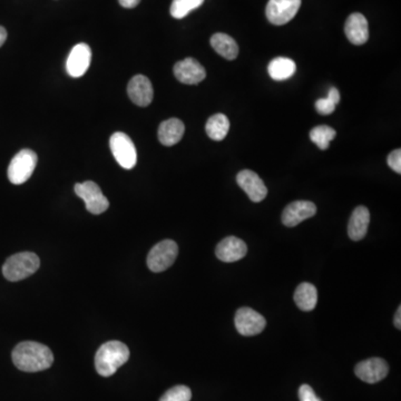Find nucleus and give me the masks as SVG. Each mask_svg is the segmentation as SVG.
<instances>
[{
	"label": "nucleus",
	"mask_w": 401,
	"mask_h": 401,
	"mask_svg": "<svg viewBox=\"0 0 401 401\" xmlns=\"http://www.w3.org/2000/svg\"><path fill=\"white\" fill-rule=\"evenodd\" d=\"M211 46L219 55L227 61L236 59L238 55V46L231 36L222 32L214 34L211 37Z\"/></svg>",
	"instance_id": "21"
},
{
	"label": "nucleus",
	"mask_w": 401,
	"mask_h": 401,
	"mask_svg": "<svg viewBox=\"0 0 401 401\" xmlns=\"http://www.w3.org/2000/svg\"><path fill=\"white\" fill-rule=\"evenodd\" d=\"M110 146L116 162L123 169L132 170L136 165V147L129 135H126L123 132H116L110 137Z\"/></svg>",
	"instance_id": "6"
},
{
	"label": "nucleus",
	"mask_w": 401,
	"mask_h": 401,
	"mask_svg": "<svg viewBox=\"0 0 401 401\" xmlns=\"http://www.w3.org/2000/svg\"><path fill=\"white\" fill-rule=\"evenodd\" d=\"M185 126L179 118H170L160 123L158 127V139L160 144L165 146H173L183 139Z\"/></svg>",
	"instance_id": "19"
},
{
	"label": "nucleus",
	"mask_w": 401,
	"mask_h": 401,
	"mask_svg": "<svg viewBox=\"0 0 401 401\" xmlns=\"http://www.w3.org/2000/svg\"><path fill=\"white\" fill-rule=\"evenodd\" d=\"M301 7V0H269L265 9L271 24L282 26L295 17Z\"/></svg>",
	"instance_id": "8"
},
{
	"label": "nucleus",
	"mask_w": 401,
	"mask_h": 401,
	"mask_svg": "<svg viewBox=\"0 0 401 401\" xmlns=\"http://www.w3.org/2000/svg\"><path fill=\"white\" fill-rule=\"evenodd\" d=\"M294 303L300 310L312 311L318 303V291L313 284L303 282L299 284L294 292Z\"/></svg>",
	"instance_id": "20"
},
{
	"label": "nucleus",
	"mask_w": 401,
	"mask_h": 401,
	"mask_svg": "<svg viewBox=\"0 0 401 401\" xmlns=\"http://www.w3.org/2000/svg\"><path fill=\"white\" fill-rule=\"evenodd\" d=\"M236 182L254 203H259L267 198V186L255 172L250 170L241 171L236 177Z\"/></svg>",
	"instance_id": "13"
},
{
	"label": "nucleus",
	"mask_w": 401,
	"mask_h": 401,
	"mask_svg": "<svg viewBox=\"0 0 401 401\" xmlns=\"http://www.w3.org/2000/svg\"><path fill=\"white\" fill-rule=\"evenodd\" d=\"M129 359L127 345L120 341H108L101 345L95 356V368L102 377H110Z\"/></svg>",
	"instance_id": "2"
},
{
	"label": "nucleus",
	"mask_w": 401,
	"mask_h": 401,
	"mask_svg": "<svg viewBox=\"0 0 401 401\" xmlns=\"http://www.w3.org/2000/svg\"><path fill=\"white\" fill-rule=\"evenodd\" d=\"M345 36L353 45L361 46L369 39L368 20L362 13H351L345 26Z\"/></svg>",
	"instance_id": "17"
},
{
	"label": "nucleus",
	"mask_w": 401,
	"mask_h": 401,
	"mask_svg": "<svg viewBox=\"0 0 401 401\" xmlns=\"http://www.w3.org/2000/svg\"><path fill=\"white\" fill-rule=\"evenodd\" d=\"M317 213L316 204L310 200H295L286 205L282 213V222L286 227H293L305 219L314 217Z\"/></svg>",
	"instance_id": "14"
},
{
	"label": "nucleus",
	"mask_w": 401,
	"mask_h": 401,
	"mask_svg": "<svg viewBox=\"0 0 401 401\" xmlns=\"http://www.w3.org/2000/svg\"><path fill=\"white\" fill-rule=\"evenodd\" d=\"M173 72L177 79L186 85H196L206 77L205 68L191 57L174 65Z\"/></svg>",
	"instance_id": "12"
},
{
	"label": "nucleus",
	"mask_w": 401,
	"mask_h": 401,
	"mask_svg": "<svg viewBox=\"0 0 401 401\" xmlns=\"http://www.w3.org/2000/svg\"><path fill=\"white\" fill-rule=\"evenodd\" d=\"M120 1V6L124 7V8H135L139 3H141V0H118Z\"/></svg>",
	"instance_id": "30"
},
{
	"label": "nucleus",
	"mask_w": 401,
	"mask_h": 401,
	"mask_svg": "<svg viewBox=\"0 0 401 401\" xmlns=\"http://www.w3.org/2000/svg\"><path fill=\"white\" fill-rule=\"evenodd\" d=\"M299 399L300 401H322L309 385H303L300 387Z\"/></svg>",
	"instance_id": "29"
},
{
	"label": "nucleus",
	"mask_w": 401,
	"mask_h": 401,
	"mask_svg": "<svg viewBox=\"0 0 401 401\" xmlns=\"http://www.w3.org/2000/svg\"><path fill=\"white\" fill-rule=\"evenodd\" d=\"M246 253H248V246L246 242L236 236H227L223 238L215 249L217 259L227 263L236 262L238 260L243 259Z\"/></svg>",
	"instance_id": "16"
},
{
	"label": "nucleus",
	"mask_w": 401,
	"mask_h": 401,
	"mask_svg": "<svg viewBox=\"0 0 401 401\" xmlns=\"http://www.w3.org/2000/svg\"><path fill=\"white\" fill-rule=\"evenodd\" d=\"M75 193L78 198L85 202L86 210L89 213L98 215V214L104 213L110 208V202L103 194L101 187L96 183L91 182V181L77 183L75 185Z\"/></svg>",
	"instance_id": "7"
},
{
	"label": "nucleus",
	"mask_w": 401,
	"mask_h": 401,
	"mask_svg": "<svg viewBox=\"0 0 401 401\" xmlns=\"http://www.w3.org/2000/svg\"><path fill=\"white\" fill-rule=\"evenodd\" d=\"M7 40V30L3 26H0V47L5 44Z\"/></svg>",
	"instance_id": "33"
},
{
	"label": "nucleus",
	"mask_w": 401,
	"mask_h": 401,
	"mask_svg": "<svg viewBox=\"0 0 401 401\" xmlns=\"http://www.w3.org/2000/svg\"><path fill=\"white\" fill-rule=\"evenodd\" d=\"M337 105L331 102L328 97L318 99L316 102V110L321 115H330L336 110Z\"/></svg>",
	"instance_id": "27"
},
{
	"label": "nucleus",
	"mask_w": 401,
	"mask_h": 401,
	"mask_svg": "<svg viewBox=\"0 0 401 401\" xmlns=\"http://www.w3.org/2000/svg\"><path fill=\"white\" fill-rule=\"evenodd\" d=\"M234 324L238 333L252 337L261 333L267 326L265 317L251 307H241L236 311Z\"/></svg>",
	"instance_id": "9"
},
{
	"label": "nucleus",
	"mask_w": 401,
	"mask_h": 401,
	"mask_svg": "<svg viewBox=\"0 0 401 401\" xmlns=\"http://www.w3.org/2000/svg\"><path fill=\"white\" fill-rule=\"evenodd\" d=\"M37 154L32 150H22L13 156L8 166V179L13 184H24L32 177L37 165Z\"/></svg>",
	"instance_id": "4"
},
{
	"label": "nucleus",
	"mask_w": 401,
	"mask_h": 401,
	"mask_svg": "<svg viewBox=\"0 0 401 401\" xmlns=\"http://www.w3.org/2000/svg\"><path fill=\"white\" fill-rule=\"evenodd\" d=\"M370 223V212L366 206H358L351 214L348 234L352 241H360L366 236Z\"/></svg>",
	"instance_id": "18"
},
{
	"label": "nucleus",
	"mask_w": 401,
	"mask_h": 401,
	"mask_svg": "<svg viewBox=\"0 0 401 401\" xmlns=\"http://www.w3.org/2000/svg\"><path fill=\"white\" fill-rule=\"evenodd\" d=\"M395 326L397 329H401V307H398V310L395 314Z\"/></svg>",
	"instance_id": "32"
},
{
	"label": "nucleus",
	"mask_w": 401,
	"mask_h": 401,
	"mask_svg": "<svg viewBox=\"0 0 401 401\" xmlns=\"http://www.w3.org/2000/svg\"><path fill=\"white\" fill-rule=\"evenodd\" d=\"M387 164L390 166V169L393 171L397 172V173H401V150L400 148H397V150L393 151V152L388 155Z\"/></svg>",
	"instance_id": "28"
},
{
	"label": "nucleus",
	"mask_w": 401,
	"mask_h": 401,
	"mask_svg": "<svg viewBox=\"0 0 401 401\" xmlns=\"http://www.w3.org/2000/svg\"><path fill=\"white\" fill-rule=\"evenodd\" d=\"M179 246L172 240L160 241L153 246L147 255V267L153 272H163L167 270L177 260Z\"/></svg>",
	"instance_id": "5"
},
{
	"label": "nucleus",
	"mask_w": 401,
	"mask_h": 401,
	"mask_svg": "<svg viewBox=\"0 0 401 401\" xmlns=\"http://www.w3.org/2000/svg\"><path fill=\"white\" fill-rule=\"evenodd\" d=\"M230 129V120L224 114H215L208 120L205 125L206 134L213 141H222Z\"/></svg>",
	"instance_id": "23"
},
{
	"label": "nucleus",
	"mask_w": 401,
	"mask_h": 401,
	"mask_svg": "<svg viewBox=\"0 0 401 401\" xmlns=\"http://www.w3.org/2000/svg\"><path fill=\"white\" fill-rule=\"evenodd\" d=\"M328 98H329L331 102H333L334 104L337 105L338 103L340 102L339 91H338L337 89L332 87V89L329 91V94H328Z\"/></svg>",
	"instance_id": "31"
},
{
	"label": "nucleus",
	"mask_w": 401,
	"mask_h": 401,
	"mask_svg": "<svg viewBox=\"0 0 401 401\" xmlns=\"http://www.w3.org/2000/svg\"><path fill=\"white\" fill-rule=\"evenodd\" d=\"M203 3L204 0H173L170 11L174 18L182 19L191 11L198 9Z\"/></svg>",
	"instance_id": "25"
},
{
	"label": "nucleus",
	"mask_w": 401,
	"mask_h": 401,
	"mask_svg": "<svg viewBox=\"0 0 401 401\" xmlns=\"http://www.w3.org/2000/svg\"><path fill=\"white\" fill-rule=\"evenodd\" d=\"M389 366L383 359L370 358L361 361L355 368L359 379L367 383H377L387 377Z\"/></svg>",
	"instance_id": "11"
},
{
	"label": "nucleus",
	"mask_w": 401,
	"mask_h": 401,
	"mask_svg": "<svg viewBox=\"0 0 401 401\" xmlns=\"http://www.w3.org/2000/svg\"><path fill=\"white\" fill-rule=\"evenodd\" d=\"M297 70V65L292 59L286 57H278L271 61L267 72L272 79L286 80L293 76Z\"/></svg>",
	"instance_id": "22"
},
{
	"label": "nucleus",
	"mask_w": 401,
	"mask_h": 401,
	"mask_svg": "<svg viewBox=\"0 0 401 401\" xmlns=\"http://www.w3.org/2000/svg\"><path fill=\"white\" fill-rule=\"evenodd\" d=\"M127 93H129L132 102L141 107L148 106L152 103L153 97H154L152 83L144 75L134 76L129 80Z\"/></svg>",
	"instance_id": "15"
},
{
	"label": "nucleus",
	"mask_w": 401,
	"mask_h": 401,
	"mask_svg": "<svg viewBox=\"0 0 401 401\" xmlns=\"http://www.w3.org/2000/svg\"><path fill=\"white\" fill-rule=\"evenodd\" d=\"M337 135V132L328 125L317 126L311 129L310 139L320 150L326 151L329 147L332 139Z\"/></svg>",
	"instance_id": "24"
},
{
	"label": "nucleus",
	"mask_w": 401,
	"mask_h": 401,
	"mask_svg": "<svg viewBox=\"0 0 401 401\" xmlns=\"http://www.w3.org/2000/svg\"><path fill=\"white\" fill-rule=\"evenodd\" d=\"M192 391L186 386H175L160 397V401H190Z\"/></svg>",
	"instance_id": "26"
},
{
	"label": "nucleus",
	"mask_w": 401,
	"mask_h": 401,
	"mask_svg": "<svg viewBox=\"0 0 401 401\" xmlns=\"http://www.w3.org/2000/svg\"><path fill=\"white\" fill-rule=\"evenodd\" d=\"M40 260L32 252H22L8 257L3 267V274L11 282L24 280L39 269Z\"/></svg>",
	"instance_id": "3"
},
{
	"label": "nucleus",
	"mask_w": 401,
	"mask_h": 401,
	"mask_svg": "<svg viewBox=\"0 0 401 401\" xmlns=\"http://www.w3.org/2000/svg\"><path fill=\"white\" fill-rule=\"evenodd\" d=\"M13 364L25 372H38L51 368L53 355L47 345L35 341H24L13 349Z\"/></svg>",
	"instance_id": "1"
},
{
	"label": "nucleus",
	"mask_w": 401,
	"mask_h": 401,
	"mask_svg": "<svg viewBox=\"0 0 401 401\" xmlns=\"http://www.w3.org/2000/svg\"><path fill=\"white\" fill-rule=\"evenodd\" d=\"M91 61V49L87 44L80 43L72 47L66 62L68 75L74 78L82 77L89 70Z\"/></svg>",
	"instance_id": "10"
}]
</instances>
